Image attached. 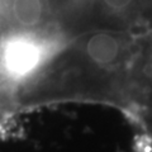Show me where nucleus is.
<instances>
[{"label":"nucleus","instance_id":"1","mask_svg":"<svg viewBox=\"0 0 152 152\" xmlns=\"http://www.w3.org/2000/svg\"><path fill=\"white\" fill-rule=\"evenodd\" d=\"M85 55L91 62L99 66H107L115 61L119 55V41L109 33L99 32L90 36L84 47Z\"/></svg>","mask_w":152,"mask_h":152},{"label":"nucleus","instance_id":"2","mask_svg":"<svg viewBox=\"0 0 152 152\" xmlns=\"http://www.w3.org/2000/svg\"><path fill=\"white\" fill-rule=\"evenodd\" d=\"M102 1L112 12H124L132 5L133 0H102Z\"/></svg>","mask_w":152,"mask_h":152}]
</instances>
